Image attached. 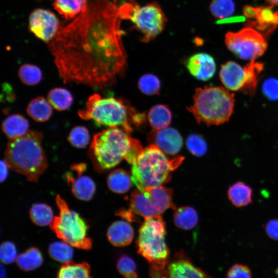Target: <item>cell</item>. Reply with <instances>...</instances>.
<instances>
[{
    "label": "cell",
    "instance_id": "1",
    "mask_svg": "<svg viewBox=\"0 0 278 278\" xmlns=\"http://www.w3.org/2000/svg\"><path fill=\"white\" fill-rule=\"evenodd\" d=\"M121 20L116 3L90 0L84 12L60 27L48 45L64 83L103 87L124 70Z\"/></svg>",
    "mask_w": 278,
    "mask_h": 278
},
{
    "label": "cell",
    "instance_id": "2",
    "mask_svg": "<svg viewBox=\"0 0 278 278\" xmlns=\"http://www.w3.org/2000/svg\"><path fill=\"white\" fill-rule=\"evenodd\" d=\"M129 134L120 128L112 127L94 135L89 153L96 170L112 168L124 159L131 164L135 161L144 148Z\"/></svg>",
    "mask_w": 278,
    "mask_h": 278
},
{
    "label": "cell",
    "instance_id": "3",
    "mask_svg": "<svg viewBox=\"0 0 278 278\" xmlns=\"http://www.w3.org/2000/svg\"><path fill=\"white\" fill-rule=\"evenodd\" d=\"M42 132L31 130L22 136L11 139L5 150V161L9 167L37 182L47 166L41 146Z\"/></svg>",
    "mask_w": 278,
    "mask_h": 278
},
{
    "label": "cell",
    "instance_id": "4",
    "mask_svg": "<svg viewBox=\"0 0 278 278\" xmlns=\"http://www.w3.org/2000/svg\"><path fill=\"white\" fill-rule=\"evenodd\" d=\"M85 109L78 111L83 119H92L99 125L109 127H117L130 134L132 125H138L144 119V115L137 113L129 103L113 97L102 98L94 94L88 99Z\"/></svg>",
    "mask_w": 278,
    "mask_h": 278
},
{
    "label": "cell",
    "instance_id": "5",
    "mask_svg": "<svg viewBox=\"0 0 278 278\" xmlns=\"http://www.w3.org/2000/svg\"><path fill=\"white\" fill-rule=\"evenodd\" d=\"M183 159L178 156L169 159L157 146L150 144L131 164L132 181L140 190L161 186L169 181L171 172Z\"/></svg>",
    "mask_w": 278,
    "mask_h": 278
},
{
    "label": "cell",
    "instance_id": "6",
    "mask_svg": "<svg viewBox=\"0 0 278 278\" xmlns=\"http://www.w3.org/2000/svg\"><path fill=\"white\" fill-rule=\"evenodd\" d=\"M234 96V94L225 88L205 86L196 89L194 103L187 109L198 123L219 125L227 122L231 116Z\"/></svg>",
    "mask_w": 278,
    "mask_h": 278
},
{
    "label": "cell",
    "instance_id": "7",
    "mask_svg": "<svg viewBox=\"0 0 278 278\" xmlns=\"http://www.w3.org/2000/svg\"><path fill=\"white\" fill-rule=\"evenodd\" d=\"M165 234V223L162 216L145 219L139 230L137 252L157 272H163L169 261Z\"/></svg>",
    "mask_w": 278,
    "mask_h": 278
},
{
    "label": "cell",
    "instance_id": "8",
    "mask_svg": "<svg viewBox=\"0 0 278 278\" xmlns=\"http://www.w3.org/2000/svg\"><path fill=\"white\" fill-rule=\"evenodd\" d=\"M130 206L127 211H121L117 215L134 221L136 216L145 219L162 216L167 209L175 208L172 201V190L162 186L136 189L132 193Z\"/></svg>",
    "mask_w": 278,
    "mask_h": 278
},
{
    "label": "cell",
    "instance_id": "9",
    "mask_svg": "<svg viewBox=\"0 0 278 278\" xmlns=\"http://www.w3.org/2000/svg\"><path fill=\"white\" fill-rule=\"evenodd\" d=\"M56 203L59 216H55L50 228L57 236L70 246L83 250L91 248L92 241L87 236L89 226L76 212L71 210L66 202L57 195Z\"/></svg>",
    "mask_w": 278,
    "mask_h": 278
},
{
    "label": "cell",
    "instance_id": "10",
    "mask_svg": "<svg viewBox=\"0 0 278 278\" xmlns=\"http://www.w3.org/2000/svg\"><path fill=\"white\" fill-rule=\"evenodd\" d=\"M121 19L129 20L143 34L142 41L149 42L158 36L165 28L167 22L160 5L151 2L140 6L134 0L118 6Z\"/></svg>",
    "mask_w": 278,
    "mask_h": 278
},
{
    "label": "cell",
    "instance_id": "11",
    "mask_svg": "<svg viewBox=\"0 0 278 278\" xmlns=\"http://www.w3.org/2000/svg\"><path fill=\"white\" fill-rule=\"evenodd\" d=\"M263 69V63L256 61L255 59L250 60L244 67L230 61L221 66L219 77L228 90L240 91L252 97L255 94Z\"/></svg>",
    "mask_w": 278,
    "mask_h": 278
},
{
    "label": "cell",
    "instance_id": "12",
    "mask_svg": "<svg viewBox=\"0 0 278 278\" xmlns=\"http://www.w3.org/2000/svg\"><path fill=\"white\" fill-rule=\"evenodd\" d=\"M224 42L230 51L245 60H256L264 55L268 47L264 36L251 27L227 32Z\"/></svg>",
    "mask_w": 278,
    "mask_h": 278
},
{
    "label": "cell",
    "instance_id": "13",
    "mask_svg": "<svg viewBox=\"0 0 278 278\" xmlns=\"http://www.w3.org/2000/svg\"><path fill=\"white\" fill-rule=\"evenodd\" d=\"M60 27L58 19L50 10L37 8L29 16L30 31L46 43H48L54 38Z\"/></svg>",
    "mask_w": 278,
    "mask_h": 278
},
{
    "label": "cell",
    "instance_id": "14",
    "mask_svg": "<svg viewBox=\"0 0 278 278\" xmlns=\"http://www.w3.org/2000/svg\"><path fill=\"white\" fill-rule=\"evenodd\" d=\"M147 138L151 144L157 146L167 155L176 154L183 144L181 135L177 130L172 128L154 129L148 134Z\"/></svg>",
    "mask_w": 278,
    "mask_h": 278
},
{
    "label": "cell",
    "instance_id": "15",
    "mask_svg": "<svg viewBox=\"0 0 278 278\" xmlns=\"http://www.w3.org/2000/svg\"><path fill=\"white\" fill-rule=\"evenodd\" d=\"M189 72L198 79L206 81L214 75L216 63L210 55L200 53L190 56L186 63Z\"/></svg>",
    "mask_w": 278,
    "mask_h": 278
},
{
    "label": "cell",
    "instance_id": "16",
    "mask_svg": "<svg viewBox=\"0 0 278 278\" xmlns=\"http://www.w3.org/2000/svg\"><path fill=\"white\" fill-rule=\"evenodd\" d=\"M162 278H212L187 259L179 258L171 263Z\"/></svg>",
    "mask_w": 278,
    "mask_h": 278
},
{
    "label": "cell",
    "instance_id": "17",
    "mask_svg": "<svg viewBox=\"0 0 278 278\" xmlns=\"http://www.w3.org/2000/svg\"><path fill=\"white\" fill-rule=\"evenodd\" d=\"M134 231L127 222L118 220L114 222L108 228L107 237L110 242L116 247H124L132 241Z\"/></svg>",
    "mask_w": 278,
    "mask_h": 278
},
{
    "label": "cell",
    "instance_id": "18",
    "mask_svg": "<svg viewBox=\"0 0 278 278\" xmlns=\"http://www.w3.org/2000/svg\"><path fill=\"white\" fill-rule=\"evenodd\" d=\"M77 173L78 177L76 178L70 173L66 175L67 181L71 185L72 193L79 199L90 200L95 194V184L89 177L82 176V173Z\"/></svg>",
    "mask_w": 278,
    "mask_h": 278
},
{
    "label": "cell",
    "instance_id": "19",
    "mask_svg": "<svg viewBox=\"0 0 278 278\" xmlns=\"http://www.w3.org/2000/svg\"><path fill=\"white\" fill-rule=\"evenodd\" d=\"M227 196L231 203L236 207H242L252 202L253 189L247 184L237 181L228 189Z\"/></svg>",
    "mask_w": 278,
    "mask_h": 278
},
{
    "label": "cell",
    "instance_id": "20",
    "mask_svg": "<svg viewBox=\"0 0 278 278\" xmlns=\"http://www.w3.org/2000/svg\"><path fill=\"white\" fill-rule=\"evenodd\" d=\"M29 123L20 114L8 116L2 124V130L9 138L13 139L23 136L28 132Z\"/></svg>",
    "mask_w": 278,
    "mask_h": 278
},
{
    "label": "cell",
    "instance_id": "21",
    "mask_svg": "<svg viewBox=\"0 0 278 278\" xmlns=\"http://www.w3.org/2000/svg\"><path fill=\"white\" fill-rule=\"evenodd\" d=\"M52 107L48 99L39 96L30 101L27 108V113L35 121L44 122L51 116Z\"/></svg>",
    "mask_w": 278,
    "mask_h": 278
},
{
    "label": "cell",
    "instance_id": "22",
    "mask_svg": "<svg viewBox=\"0 0 278 278\" xmlns=\"http://www.w3.org/2000/svg\"><path fill=\"white\" fill-rule=\"evenodd\" d=\"M88 5V0H54L53 3L55 10L67 20L84 12Z\"/></svg>",
    "mask_w": 278,
    "mask_h": 278
},
{
    "label": "cell",
    "instance_id": "23",
    "mask_svg": "<svg viewBox=\"0 0 278 278\" xmlns=\"http://www.w3.org/2000/svg\"><path fill=\"white\" fill-rule=\"evenodd\" d=\"M57 278H91L90 265L85 263H64L59 270Z\"/></svg>",
    "mask_w": 278,
    "mask_h": 278
},
{
    "label": "cell",
    "instance_id": "24",
    "mask_svg": "<svg viewBox=\"0 0 278 278\" xmlns=\"http://www.w3.org/2000/svg\"><path fill=\"white\" fill-rule=\"evenodd\" d=\"M131 177L123 169L112 171L107 178L109 189L117 194H124L128 191L131 186Z\"/></svg>",
    "mask_w": 278,
    "mask_h": 278
},
{
    "label": "cell",
    "instance_id": "25",
    "mask_svg": "<svg viewBox=\"0 0 278 278\" xmlns=\"http://www.w3.org/2000/svg\"><path fill=\"white\" fill-rule=\"evenodd\" d=\"M171 118V111L166 106L163 105L153 106L148 114L149 124L155 130L167 127L170 123Z\"/></svg>",
    "mask_w": 278,
    "mask_h": 278
},
{
    "label": "cell",
    "instance_id": "26",
    "mask_svg": "<svg viewBox=\"0 0 278 278\" xmlns=\"http://www.w3.org/2000/svg\"><path fill=\"white\" fill-rule=\"evenodd\" d=\"M198 221L197 213L190 206L179 207L174 213V223L177 227L181 229L190 230L196 225Z\"/></svg>",
    "mask_w": 278,
    "mask_h": 278
},
{
    "label": "cell",
    "instance_id": "27",
    "mask_svg": "<svg viewBox=\"0 0 278 278\" xmlns=\"http://www.w3.org/2000/svg\"><path fill=\"white\" fill-rule=\"evenodd\" d=\"M272 8L269 6L257 7L256 21L251 23L252 25L262 30L275 28L278 25V11H273Z\"/></svg>",
    "mask_w": 278,
    "mask_h": 278
},
{
    "label": "cell",
    "instance_id": "28",
    "mask_svg": "<svg viewBox=\"0 0 278 278\" xmlns=\"http://www.w3.org/2000/svg\"><path fill=\"white\" fill-rule=\"evenodd\" d=\"M43 258L40 250L31 247L16 258L17 265L24 271H31L39 267L43 263Z\"/></svg>",
    "mask_w": 278,
    "mask_h": 278
},
{
    "label": "cell",
    "instance_id": "29",
    "mask_svg": "<svg viewBox=\"0 0 278 278\" xmlns=\"http://www.w3.org/2000/svg\"><path fill=\"white\" fill-rule=\"evenodd\" d=\"M47 99L51 106L57 110L61 111L68 109L73 103V96L66 89L56 88L50 90Z\"/></svg>",
    "mask_w": 278,
    "mask_h": 278
},
{
    "label": "cell",
    "instance_id": "30",
    "mask_svg": "<svg viewBox=\"0 0 278 278\" xmlns=\"http://www.w3.org/2000/svg\"><path fill=\"white\" fill-rule=\"evenodd\" d=\"M32 221L39 226L50 224L53 220L51 208L45 203H36L32 205L29 212Z\"/></svg>",
    "mask_w": 278,
    "mask_h": 278
},
{
    "label": "cell",
    "instance_id": "31",
    "mask_svg": "<svg viewBox=\"0 0 278 278\" xmlns=\"http://www.w3.org/2000/svg\"><path fill=\"white\" fill-rule=\"evenodd\" d=\"M48 252L52 258L63 263L70 261L73 255L71 246L64 241L51 243L49 246Z\"/></svg>",
    "mask_w": 278,
    "mask_h": 278
},
{
    "label": "cell",
    "instance_id": "32",
    "mask_svg": "<svg viewBox=\"0 0 278 278\" xmlns=\"http://www.w3.org/2000/svg\"><path fill=\"white\" fill-rule=\"evenodd\" d=\"M210 9L214 17L222 20L234 13L235 7L233 0H213L210 3Z\"/></svg>",
    "mask_w": 278,
    "mask_h": 278
},
{
    "label": "cell",
    "instance_id": "33",
    "mask_svg": "<svg viewBox=\"0 0 278 278\" xmlns=\"http://www.w3.org/2000/svg\"><path fill=\"white\" fill-rule=\"evenodd\" d=\"M18 74L21 81L27 85L37 84L42 78L41 70L36 65L31 64L27 63L22 65Z\"/></svg>",
    "mask_w": 278,
    "mask_h": 278
},
{
    "label": "cell",
    "instance_id": "34",
    "mask_svg": "<svg viewBox=\"0 0 278 278\" xmlns=\"http://www.w3.org/2000/svg\"><path fill=\"white\" fill-rule=\"evenodd\" d=\"M138 85L141 91L148 95L159 94L161 87L158 78L151 74L143 75L139 79Z\"/></svg>",
    "mask_w": 278,
    "mask_h": 278
},
{
    "label": "cell",
    "instance_id": "35",
    "mask_svg": "<svg viewBox=\"0 0 278 278\" xmlns=\"http://www.w3.org/2000/svg\"><path fill=\"white\" fill-rule=\"evenodd\" d=\"M67 138L73 146L78 148H85L90 141L89 131L84 126L75 127L70 131Z\"/></svg>",
    "mask_w": 278,
    "mask_h": 278
},
{
    "label": "cell",
    "instance_id": "36",
    "mask_svg": "<svg viewBox=\"0 0 278 278\" xmlns=\"http://www.w3.org/2000/svg\"><path fill=\"white\" fill-rule=\"evenodd\" d=\"M186 146L189 151L197 157H201L207 151V146L204 139L197 134H192L186 139Z\"/></svg>",
    "mask_w": 278,
    "mask_h": 278
},
{
    "label": "cell",
    "instance_id": "37",
    "mask_svg": "<svg viewBox=\"0 0 278 278\" xmlns=\"http://www.w3.org/2000/svg\"><path fill=\"white\" fill-rule=\"evenodd\" d=\"M117 268L125 278H137L136 265L134 260L128 256H121L118 260Z\"/></svg>",
    "mask_w": 278,
    "mask_h": 278
},
{
    "label": "cell",
    "instance_id": "38",
    "mask_svg": "<svg viewBox=\"0 0 278 278\" xmlns=\"http://www.w3.org/2000/svg\"><path fill=\"white\" fill-rule=\"evenodd\" d=\"M0 257L4 264H10L16 258L15 245L10 241H5L1 246Z\"/></svg>",
    "mask_w": 278,
    "mask_h": 278
},
{
    "label": "cell",
    "instance_id": "39",
    "mask_svg": "<svg viewBox=\"0 0 278 278\" xmlns=\"http://www.w3.org/2000/svg\"><path fill=\"white\" fill-rule=\"evenodd\" d=\"M227 278H252L251 271L246 265L235 264L228 270Z\"/></svg>",
    "mask_w": 278,
    "mask_h": 278
},
{
    "label": "cell",
    "instance_id": "40",
    "mask_svg": "<svg viewBox=\"0 0 278 278\" xmlns=\"http://www.w3.org/2000/svg\"><path fill=\"white\" fill-rule=\"evenodd\" d=\"M263 91L269 99H278V80L274 78L266 80L263 84Z\"/></svg>",
    "mask_w": 278,
    "mask_h": 278
},
{
    "label": "cell",
    "instance_id": "41",
    "mask_svg": "<svg viewBox=\"0 0 278 278\" xmlns=\"http://www.w3.org/2000/svg\"><path fill=\"white\" fill-rule=\"evenodd\" d=\"M265 230L269 238L278 240V219L269 220L265 225Z\"/></svg>",
    "mask_w": 278,
    "mask_h": 278
},
{
    "label": "cell",
    "instance_id": "42",
    "mask_svg": "<svg viewBox=\"0 0 278 278\" xmlns=\"http://www.w3.org/2000/svg\"><path fill=\"white\" fill-rule=\"evenodd\" d=\"M244 15L248 19H255L257 15V7L245 6L243 8Z\"/></svg>",
    "mask_w": 278,
    "mask_h": 278
},
{
    "label": "cell",
    "instance_id": "43",
    "mask_svg": "<svg viewBox=\"0 0 278 278\" xmlns=\"http://www.w3.org/2000/svg\"><path fill=\"white\" fill-rule=\"evenodd\" d=\"M1 181L3 182L4 181L7 177L8 173V165L7 164L6 162L3 160L1 161Z\"/></svg>",
    "mask_w": 278,
    "mask_h": 278
},
{
    "label": "cell",
    "instance_id": "44",
    "mask_svg": "<svg viewBox=\"0 0 278 278\" xmlns=\"http://www.w3.org/2000/svg\"><path fill=\"white\" fill-rule=\"evenodd\" d=\"M268 4V6L273 7L275 6H278V0H266Z\"/></svg>",
    "mask_w": 278,
    "mask_h": 278
},
{
    "label": "cell",
    "instance_id": "45",
    "mask_svg": "<svg viewBox=\"0 0 278 278\" xmlns=\"http://www.w3.org/2000/svg\"><path fill=\"white\" fill-rule=\"evenodd\" d=\"M6 271L3 265L2 264L1 266V278H6Z\"/></svg>",
    "mask_w": 278,
    "mask_h": 278
},
{
    "label": "cell",
    "instance_id": "46",
    "mask_svg": "<svg viewBox=\"0 0 278 278\" xmlns=\"http://www.w3.org/2000/svg\"><path fill=\"white\" fill-rule=\"evenodd\" d=\"M117 1H118V0H113V1L114 2L117 3Z\"/></svg>",
    "mask_w": 278,
    "mask_h": 278
}]
</instances>
